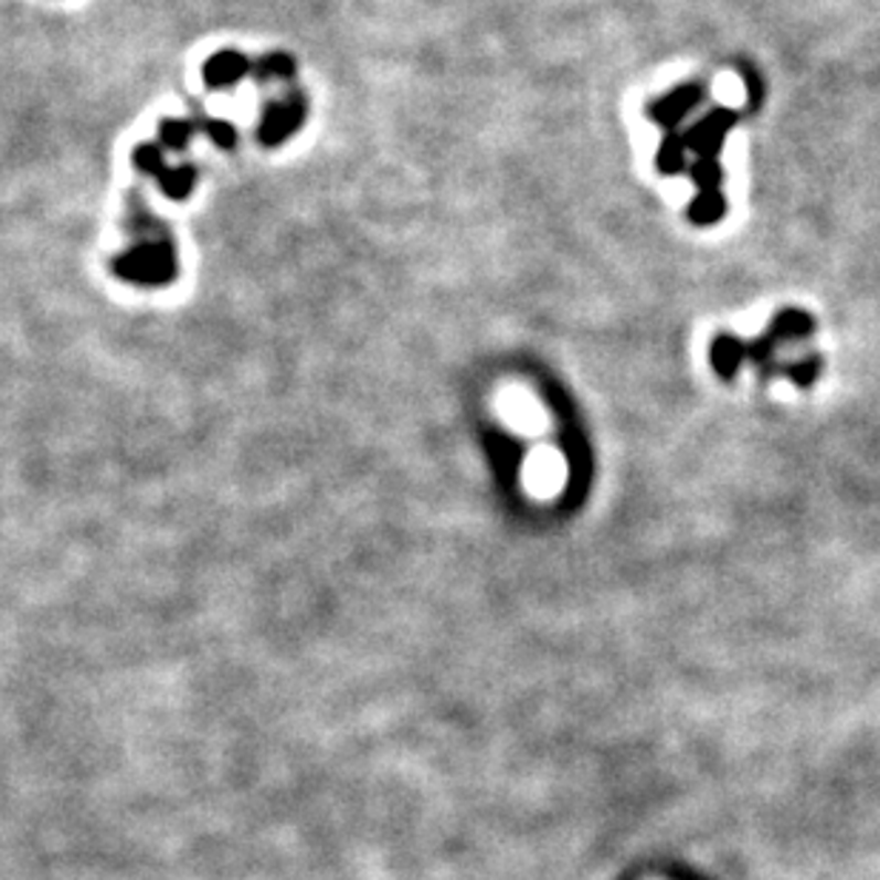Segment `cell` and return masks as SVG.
Here are the masks:
<instances>
[{
  "label": "cell",
  "mask_w": 880,
  "mask_h": 880,
  "mask_svg": "<svg viewBox=\"0 0 880 880\" xmlns=\"http://www.w3.org/2000/svg\"><path fill=\"white\" fill-rule=\"evenodd\" d=\"M248 72V61L240 57L237 52H223V55L211 57L209 66H205V81L211 86H229L237 77H243Z\"/></svg>",
  "instance_id": "2"
},
{
  "label": "cell",
  "mask_w": 880,
  "mask_h": 880,
  "mask_svg": "<svg viewBox=\"0 0 880 880\" xmlns=\"http://www.w3.org/2000/svg\"><path fill=\"white\" fill-rule=\"evenodd\" d=\"M297 123H299L297 106H291V103H288V106H274L263 123V140L265 142L283 140V137H288L294 129H297Z\"/></svg>",
  "instance_id": "3"
},
{
  "label": "cell",
  "mask_w": 880,
  "mask_h": 880,
  "mask_svg": "<svg viewBox=\"0 0 880 880\" xmlns=\"http://www.w3.org/2000/svg\"><path fill=\"white\" fill-rule=\"evenodd\" d=\"M191 135V126L189 123H163V140L169 142V146H183L185 140H189Z\"/></svg>",
  "instance_id": "5"
},
{
  "label": "cell",
  "mask_w": 880,
  "mask_h": 880,
  "mask_svg": "<svg viewBox=\"0 0 880 880\" xmlns=\"http://www.w3.org/2000/svg\"><path fill=\"white\" fill-rule=\"evenodd\" d=\"M120 272L140 283H157L171 274V254L163 245H146V248L131 251L129 257L120 259Z\"/></svg>",
  "instance_id": "1"
},
{
  "label": "cell",
  "mask_w": 880,
  "mask_h": 880,
  "mask_svg": "<svg viewBox=\"0 0 880 880\" xmlns=\"http://www.w3.org/2000/svg\"><path fill=\"white\" fill-rule=\"evenodd\" d=\"M163 177V189H166V194H171V197H183V194H189V189H191V171L189 169H183V171H169V174H160Z\"/></svg>",
  "instance_id": "4"
},
{
  "label": "cell",
  "mask_w": 880,
  "mask_h": 880,
  "mask_svg": "<svg viewBox=\"0 0 880 880\" xmlns=\"http://www.w3.org/2000/svg\"><path fill=\"white\" fill-rule=\"evenodd\" d=\"M263 66L265 75H291V63L285 61V57H268Z\"/></svg>",
  "instance_id": "6"
}]
</instances>
